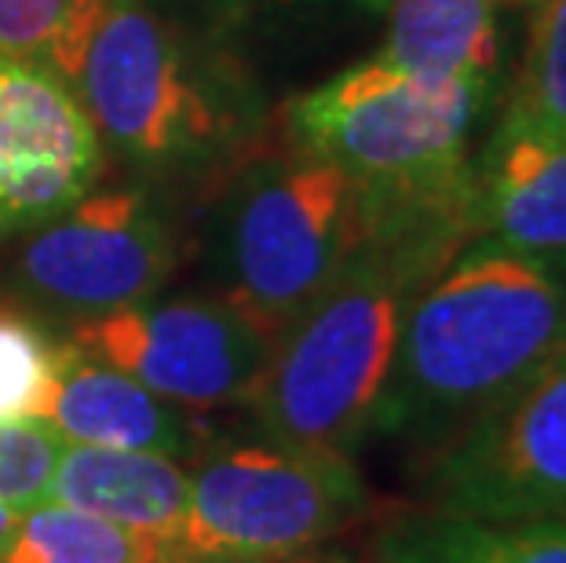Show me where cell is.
<instances>
[{"mask_svg": "<svg viewBox=\"0 0 566 563\" xmlns=\"http://www.w3.org/2000/svg\"><path fill=\"white\" fill-rule=\"evenodd\" d=\"M363 242L274 347L249 392L263 439L352 458L373 432L402 319L417 293L479 238L475 190L366 201Z\"/></svg>", "mask_w": 566, "mask_h": 563, "instance_id": "6da1fadb", "label": "cell"}, {"mask_svg": "<svg viewBox=\"0 0 566 563\" xmlns=\"http://www.w3.org/2000/svg\"><path fill=\"white\" fill-rule=\"evenodd\" d=\"M563 333L566 274L475 238L409 304L373 432L436 458L512 399Z\"/></svg>", "mask_w": 566, "mask_h": 563, "instance_id": "7a4b0ae2", "label": "cell"}, {"mask_svg": "<svg viewBox=\"0 0 566 563\" xmlns=\"http://www.w3.org/2000/svg\"><path fill=\"white\" fill-rule=\"evenodd\" d=\"M363 187L329 158L300 150L238 173L212 234L220 301L274 347L363 242Z\"/></svg>", "mask_w": 566, "mask_h": 563, "instance_id": "3957f363", "label": "cell"}, {"mask_svg": "<svg viewBox=\"0 0 566 563\" xmlns=\"http://www.w3.org/2000/svg\"><path fill=\"white\" fill-rule=\"evenodd\" d=\"M486 81H428L369 59L289 106L300 150L329 158L369 201L431 198L472 187L468 128Z\"/></svg>", "mask_w": 566, "mask_h": 563, "instance_id": "277c9868", "label": "cell"}, {"mask_svg": "<svg viewBox=\"0 0 566 563\" xmlns=\"http://www.w3.org/2000/svg\"><path fill=\"white\" fill-rule=\"evenodd\" d=\"M366 509L352 458L282 442H238L190 479L184 531L168 563H279L318 549Z\"/></svg>", "mask_w": 566, "mask_h": 563, "instance_id": "5b68a950", "label": "cell"}, {"mask_svg": "<svg viewBox=\"0 0 566 563\" xmlns=\"http://www.w3.org/2000/svg\"><path fill=\"white\" fill-rule=\"evenodd\" d=\"M428 509L475 520H566V333L490 417L424 461Z\"/></svg>", "mask_w": 566, "mask_h": 563, "instance_id": "8992f818", "label": "cell"}, {"mask_svg": "<svg viewBox=\"0 0 566 563\" xmlns=\"http://www.w3.org/2000/svg\"><path fill=\"white\" fill-rule=\"evenodd\" d=\"M70 344L184 410L245 403L274 355V344L220 296H150L77 322Z\"/></svg>", "mask_w": 566, "mask_h": 563, "instance_id": "52a82bcc", "label": "cell"}, {"mask_svg": "<svg viewBox=\"0 0 566 563\" xmlns=\"http://www.w3.org/2000/svg\"><path fill=\"white\" fill-rule=\"evenodd\" d=\"M176 271V242L143 195L81 198L48 220L11 263V282L30 304L66 319L150 301Z\"/></svg>", "mask_w": 566, "mask_h": 563, "instance_id": "ba28073f", "label": "cell"}, {"mask_svg": "<svg viewBox=\"0 0 566 563\" xmlns=\"http://www.w3.org/2000/svg\"><path fill=\"white\" fill-rule=\"evenodd\" d=\"M77 88L92 122L136 158H176L216 132L172 38L139 0H103Z\"/></svg>", "mask_w": 566, "mask_h": 563, "instance_id": "9c48e42d", "label": "cell"}, {"mask_svg": "<svg viewBox=\"0 0 566 563\" xmlns=\"http://www.w3.org/2000/svg\"><path fill=\"white\" fill-rule=\"evenodd\" d=\"M99 132L52 70L0 55V223H48L99 179Z\"/></svg>", "mask_w": 566, "mask_h": 563, "instance_id": "30bf717a", "label": "cell"}, {"mask_svg": "<svg viewBox=\"0 0 566 563\" xmlns=\"http://www.w3.org/2000/svg\"><path fill=\"white\" fill-rule=\"evenodd\" d=\"M472 176L479 238L566 274V136L504 117Z\"/></svg>", "mask_w": 566, "mask_h": 563, "instance_id": "8fae6325", "label": "cell"}, {"mask_svg": "<svg viewBox=\"0 0 566 563\" xmlns=\"http://www.w3.org/2000/svg\"><path fill=\"white\" fill-rule=\"evenodd\" d=\"M44 421L55 425L66 442L147 450L165 458H184L198 442L190 410L143 388L122 369L77 352L70 341L59 347V377Z\"/></svg>", "mask_w": 566, "mask_h": 563, "instance_id": "7c38bea8", "label": "cell"}, {"mask_svg": "<svg viewBox=\"0 0 566 563\" xmlns=\"http://www.w3.org/2000/svg\"><path fill=\"white\" fill-rule=\"evenodd\" d=\"M52 501L154 538L168 563V549L187 520L190 476L165 453L66 442L52 479Z\"/></svg>", "mask_w": 566, "mask_h": 563, "instance_id": "4fadbf2b", "label": "cell"}, {"mask_svg": "<svg viewBox=\"0 0 566 563\" xmlns=\"http://www.w3.org/2000/svg\"><path fill=\"white\" fill-rule=\"evenodd\" d=\"M377 563H566V520H475L417 509L388 520Z\"/></svg>", "mask_w": 566, "mask_h": 563, "instance_id": "5bb4252c", "label": "cell"}, {"mask_svg": "<svg viewBox=\"0 0 566 563\" xmlns=\"http://www.w3.org/2000/svg\"><path fill=\"white\" fill-rule=\"evenodd\" d=\"M497 0H395L380 59L428 81H486L497 63Z\"/></svg>", "mask_w": 566, "mask_h": 563, "instance_id": "9a60e30c", "label": "cell"}, {"mask_svg": "<svg viewBox=\"0 0 566 563\" xmlns=\"http://www.w3.org/2000/svg\"><path fill=\"white\" fill-rule=\"evenodd\" d=\"M0 563H165V553L154 538L48 501L19 520Z\"/></svg>", "mask_w": 566, "mask_h": 563, "instance_id": "2e32d148", "label": "cell"}, {"mask_svg": "<svg viewBox=\"0 0 566 563\" xmlns=\"http://www.w3.org/2000/svg\"><path fill=\"white\" fill-rule=\"evenodd\" d=\"M103 0H0V55L77 81Z\"/></svg>", "mask_w": 566, "mask_h": 563, "instance_id": "e0dca14e", "label": "cell"}, {"mask_svg": "<svg viewBox=\"0 0 566 563\" xmlns=\"http://www.w3.org/2000/svg\"><path fill=\"white\" fill-rule=\"evenodd\" d=\"M526 59L509 106L512 122L566 136V0H534Z\"/></svg>", "mask_w": 566, "mask_h": 563, "instance_id": "ac0fdd59", "label": "cell"}, {"mask_svg": "<svg viewBox=\"0 0 566 563\" xmlns=\"http://www.w3.org/2000/svg\"><path fill=\"white\" fill-rule=\"evenodd\" d=\"M59 347L38 322L0 307V421H44L59 377Z\"/></svg>", "mask_w": 566, "mask_h": 563, "instance_id": "d6986e66", "label": "cell"}, {"mask_svg": "<svg viewBox=\"0 0 566 563\" xmlns=\"http://www.w3.org/2000/svg\"><path fill=\"white\" fill-rule=\"evenodd\" d=\"M63 450V432L41 417L0 421V501L19 517L48 505Z\"/></svg>", "mask_w": 566, "mask_h": 563, "instance_id": "ffe728a7", "label": "cell"}, {"mask_svg": "<svg viewBox=\"0 0 566 563\" xmlns=\"http://www.w3.org/2000/svg\"><path fill=\"white\" fill-rule=\"evenodd\" d=\"M19 512L15 509H8L4 501H0V549H4L11 538H15V531H19Z\"/></svg>", "mask_w": 566, "mask_h": 563, "instance_id": "44dd1931", "label": "cell"}, {"mask_svg": "<svg viewBox=\"0 0 566 563\" xmlns=\"http://www.w3.org/2000/svg\"><path fill=\"white\" fill-rule=\"evenodd\" d=\"M279 563H325L322 556H311V553H304V556H293V560H279Z\"/></svg>", "mask_w": 566, "mask_h": 563, "instance_id": "7402d4cb", "label": "cell"}, {"mask_svg": "<svg viewBox=\"0 0 566 563\" xmlns=\"http://www.w3.org/2000/svg\"><path fill=\"white\" fill-rule=\"evenodd\" d=\"M504 4H534V0H504Z\"/></svg>", "mask_w": 566, "mask_h": 563, "instance_id": "603a6c76", "label": "cell"}, {"mask_svg": "<svg viewBox=\"0 0 566 563\" xmlns=\"http://www.w3.org/2000/svg\"><path fill=\"white\" fill-rule=\"evenodd\" d=\"M325 563H347V560H340V556H329V560H325Z\"/></svg>", "mask_w": 566, "mask_h": 563, "instance_id": "cb8c5ba5", "label": "cell"}]
</instances>
